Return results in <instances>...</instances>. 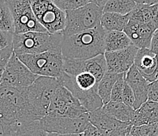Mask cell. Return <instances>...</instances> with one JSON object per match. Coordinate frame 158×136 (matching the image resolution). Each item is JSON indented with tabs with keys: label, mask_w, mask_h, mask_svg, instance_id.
Segmentation results:
<instances>
[{
	"label": "cell",
	"mask_w": 158,
	"mask_h": 136,
	"mask_svg": "<svg viewBox=\"0 0 158 136\" xmlns=\"http://www.w3.org/2000/svg\"><path fill=\"white\" fill-rule=\"evenodd\" d=\"M106 32L100 25L70 36H63L61 42L63 57L71 59H89L105 54Z\"/></svg>",
	"instance_id": "6da1fadb"
},
{
	"label": "cell",
	"mask_w": 158,
	"mask_h": 136,
	"mask_svg": "<svg viewBox=\"0 0 158 136\" xmlns=\"http://www.w3.org/2000/svg\"><path fill=\"white\" fill-rule=\"evenodd\" d=\"M36 121L31 113L25 88L0 87V122L26 123Z\"/></svg>",
	"instance_id": "7a4b0ae2"
},
{
	"label": "cell",
	"mask_w": 158,
	"mask_h": 136,
	"mask_svg": "<svg viewBox=\"0 0 158 136\" xmlns=\"http://www.w3.org/2000/svg\"><path fill=\"white\" fill-rule=\"evenodd\" d=\"M58 81L73 93L88 112L104 106L102 99L98 94L99 82L93 74L81 72L73 76L64 72L58 79Z\"/></svg>",
	"instance_id": "3957f363"
},
{
	"label": "cell",
	"mask_w": 158,
	"mask_h": 136,
	"mask_svg": "<svg viewBox=\"0 0 158 136\" xmlns=\"http://www.w3.org/2000/svg\"><path fill=\"white\" fill-rule=\"evenodd\" d=\"M62 32L51 34L49 32L29 31L14 33L13 46L16 55L35 54L50 51L61 50Z\"/></svg>",
	"instance_id": "277c9868"
},
{
	"label": "cell",
	"mask_w": 158,
	"mask_h": 136,
	"mask_svg": "<svg viewBox=\"0 0 158 136\" xmlns=\"http://www.w3.org/2000/svg\"><path fill=\"white\" fill-rule=\"evenodd\" d=\"M59 85L57 79L39 76L31 86L25 88L30 110L36 121H40L48 113L54 93Z\"/></svg>",
	"instance_id": "5b68a950"
},
{
	"label": "cell",
	"mask_w": 158,
	"mask_h": 136,
	"mask_svg": "<svg viewBox=\"0 0 158 136\" xmlns=\"http://www.w3.org/2000/svg\"><path fill=\"white\" fill-rule=\"evenodd\" d=\"M33 73L40 76L60 79L64 74V57L61 50L35 54L18 56Z\"/></svg>",
	"instance_id": "8992f818"
},
{
	"label": "cell",
	"mask_w": 158,
	"mask_h": 136,
	"mask_svg": "<svg viewBox=\"0 0 158 136\" xmlns=\"http://www.w3.org/2000/svg\"><path fill=\"white\" fill-rule=\"evenodd\" d=\"M65 28L62 31L63 36L92 29L101 25L103 9L93 2L75 10L66 11Z\"/></svg>",
	"instance_id": "52a82bcc"
},
{
	"label": "cell",
	"mask_w": 158,
	"mask_h": 136,
	"mask_svg": "<svg viewBox=\"0 0 158 136\" xmlns=\"http://www.w3.org/2000/svg\"><path fill=\"white\" fill-rule=\"evenodd\" d=\"M31 7L39 22L49 33L62 32L65 28L66 13L53 0H31Z\"/></svg>",
	"instance_id": "ba28073f"
},
{
	"label": "cell",
	"mask_w": 158,
	"mask_h": 136,
	"mask_svg": "<svg viewBox=\"0 0 158 136\" xmlns=\"http://www.w3.org/2000/svg\"><path fill=\"white\" fill-rule=\"evenodd\" d=\"M15 25V33L29 31L48 32L37 20L31 7V0H6Z\"/></svg>",
	"instance_id": "9c48e42d"
},
{
	"label": "cell",
	"mask_w": 158,
	"mask_h": 136,
	"mask_svg": "<svg viewBox=\"0 0 158 136\" xmlns=\"http://www.w3.org/2000/svg\"><path fill=\"white\" fill-rule=\"evenodd\" d=\"M87 113L88 111L82 105L73 93L67 87L60 84L54 93L48 113L60 117L77 118Z\"/></svg>",
	"instance_id": "30bf717a"
},
{
	"label": "cell",
	"mask_w": 158,
	"mask_h": 136,
	"mask_svg": "<svg viewBox=\"0 0 158 136\" xmlns=\"http://www.w3.org/2000/svg\"><path fill=\"white\" fill-rule=\"evenodd\" d=\"M43 129L47 133L57 134H80L84 133L89 124L88 113L77 118L60 117L47 113L40 120Z\"/></svg>",
	"instance_id": "8fae6325"
},
{
	"label": "cell",
	"mask_w": 158,
	"mask_h": 136,
	"mask_svg": "<svg viewBox=\"0 0 158 136\" xmlns=\"http://www.w3.org/2000/svg\"><path fill=\"white\" fill-rule=\"evenodd\" d=\"M39 76H40L33 73L14 53L3 72L1 74L0 86L27 88L35 82Z\"/></svg>",
	"instance_id": "7c38bea8"
},
{
	"label": "cell",
	"mask_w": 158,
	"mask_h": 136,
	"mask_svg": "<svg viewBox=\"0 0 158 136\" xmlns=\"http://www.w3.org/2000/svg\"><path fill=\"white\" fill-rule=\"evenodd\" d=\"M64 70L70 76H77L81 72L93 74L98 82L107 72L105 54H99L89 59H71L64 58Z\"/></svg>",
	"instance_id": "4fadbf2b"
},
{
	"label": "cell",
	"mask_w": 158,
	"mask_h": 136,
	"mask_svg": "<svg viewBox=\"0 0 158 136\" xmlns=\"http://www.w3.org/2000/svg\"><path fill=\"white\" fill-rule=\"evenodd\" d=\"M139 48L131 45L126 49L105 53L107 72L113 73H127L135 64Z\"/></svg>",
	"instance_id": "5bb4252c"
},
{
	"label": "cell",
	"mask_w": 158,
	"mask_h": 136,
	"mask_svg": "<svg viewBox=\"0 0 158 136\" xmlns=\"http://www.w3.org/2000/svg\"><path fill=\"white\" fill-rule=\"evenodd\" d=\"M156 30L153 25L130 19L123 31L130 38L132 45L135 46L139 49H150L152 38Z\"/></svg>",
	"instance_id": "9a60e30c"
},
{
	"label": "cell",
	"mask_w": 158,
	"mask_h": 136,
	"mask_svg": "<svg viewBox=\"0 0 158 136\" xmlns=\"http://www.w3.org/2000/svg\"><path fill=\"white\" fill-rule=\"evenodd\" d=\"M40 121L26 123L0 122V136H47Z\"/></svg>",
	"instance_id": "2e32d148"
},
{
	"label": "cell",
	"mask_w": 158,
	"mask_h": 136,
	"mask_svg": "<svg viewBox=\"0 0 158 136\" xmlns=\"http://www.w3.org/2000/svg\"><path fill=\"white\" fill-rule=\"evenodd\" d=\"M125 80L131 87L135 97L133 108L138 109L148 101V91L150 83L143 76L135 65L125 74Z\"/></svg>",
	"instance_id": "e0dca14e"
},
{
	"label": "cell",
	"mask_w": 158,
	"mask_h": 136,
	"mask_svg": "<svg viewBox=\"0 0 158 136\" xmlns=\"http://www.w3.org/2000/svg\"><path fill=\"white\" fill-rule=\"evenodd\" d=\"M88 119L90 123L98 129L106 131L109 134L112 131L125 126L132 124L131 122H122L108 114L103 107L94 111L88 112Z\"/></svg>",
	"instance_id": "ac0fdd59"
},
{
	"label": "cell",
	"mask_w": 158,
	"mask_h": 136,
	"mask_svg": "<svg viewBox=\"0 0 158 136\" xmlns=\"http://www.w3.org/2000/svg\"><path fill=\"white\" fill-rule=\"evenodd\" d=\"M135 65L149 83L153 82V76L157 67V58L150 49H139Z\"/></svg>",
	"instance_id": "d6986e66"
},
{
	"label": "cell",
	"mask_w": 158,
	"mask_h": 136,
	"mask_svg": "<svg viewBox=\"0 0 158 136\" xmlns=\"http://www.w3.org/2000/svg\"><path fill=\"white\" fill-rule=\"evenodd\" d=\"M158 123V102L147 101L135 109L131 124L133 126L148 125Z\"/></svg>",
	"instance_id": "ffe728a7"
},
{
	"label": "cell",
	"mask_w": 158,
	"mask_h": 136,
	"mask_svg": "<svg viewBox=\"0 0 158 136\" xmlns=\"http://www.w3.org/2000/svg\"><path fill=\"white\" fill-rule=\"evenodd\" d=\"M103 109L108 114L122 122H131L135 112L133 107L123 101H110L103 106Z\"/></svg>",
	"instance_id": "44dd1931"
},
{
	"label": "cell",
	"mask_w": 158,
	"mask_h": 136,
	"mask_svg": "<svg viewBox=\"0 0 158 136\" xmlns=\"http://www.w3.org/2000/svg\"><path fill=\"white\" fill-rule=\"evenodd\" d=\"M132 45L130 38L124 31H106L105 35L106 52L126 49Z\"/></svg>",
	"instance_id": "7402d4cb"
},
{
	"label": "cell",
	"mask_w": 158,
	"mask_h": 136,
	"mask_svg": "<svg viewBox=\"0 0 158 136\" xmlns=\"http://www.w3.org/2000/svg\"><path fill=\"white\" fill-rule=\"evenodd\" d=\"M129 16L116 13H103L101 18V25L106 31H123L129 22Z\"/></svg>",
	"instance_id": "603a6c76"
},
{
	"label": "cell",
	"mask_w": 158,
	"mask_h": 136,
	"mask_svg": "<svg viewBox=\"0 0 158 136\" xmlns=\"http://www.w3.org/2000/svg\"><path fill=\"white\" fill-rule=\"evenodd\" d=\"M120 76V74L106 72L101 81L98 83V94L102 99L104 105L111 101L112 91Z\"/></svg>",
	"instance_id": "cb8c5ba5"
},
{
	"label": "cell",
	"mask_w": 158,
	"mask_h": 136,
	"mask_svg": "<svg viewBox=\"0 0 158 136\" xmlns=\"http://www.w3.org/2000/svg\"><path fill=\"white\" fill-rule=\"evenodd\" d=\"M137 5L135 0H109L103 8V12L127 15L135 9Z\"/></svg>",
	"instance_id": "d4e9b609"
},
{
	"label": "cell",
	"mask_w": 158,
	"mask_h": 136,
	"mask_svg": "<svg viewBox=\"0 0 158 136\" xmlns=\"http://www.w3.org/2000/svg\"><path fill=\"white\" fill-rule=\"evenodd\" d=\"M0 30L15 33L14 17L6 0H0Z\"/></svg>",
	"instance_id": "484cf974"
},
{
	"label": "cell",
	"mask_w": 158,
	"mask_h": 136,
	"mask_svg": "<svg viewBox=\"0 0 158 136\" xmlns=\"http://www.w3.org/2000/svg\"><path fill=\"white\" fill-rule=\"evenodd\" d=\"M54 2L58 8L66 12V11L79 9L80 7L84 6L91 2V1L90 0H55Z\"/></svg>",
	"instance_id": "4316f807"
},
{
	"label": "cell",
	"mask_w": 158,
	"mask_h": 136,
	"mask_svg": "<svg viewBox=\"0 0 158 136\" xmlns=\"http://www.w3.org/2000/svg\"><path fill=\"white\" fill-rule=\"evenodd\" d=\"M131 134L132 136H158V123L148 125L133 126Z\"/></svg>",
	"instance_id": "83f0119b"
},
{
	"label": "cell",
	"mask_w": 158,
	"mask_h": 136,
	"mask_svg": "<svg viewBox=\"0 0 158 136\" xmlns=\"http://www.w3.org/2000/svg\"><path fill=\"white\" fill-rule=\"evenodd\" d=\"M125 74H120V77L115 84L113 88L111 94V101H123V84H124V79H125Z\"/></svg>",
	"instance_id": "f1b7e54d"
},
{
	"label": "cell",
	"mask_w": 158,
	"mask_h": 136,
	"mask_svg": "<svg viewBox=\"0 0 158 136\" xmlns=\"http://www.w3.org/2000/svg\"><path fill=\"white\" fill-rule=\"evenodd\" d=\"M14 54V46L11 45L9 47L1 49L0 51V72L1 74L3 72L6 66L10 61V58H12L13 54Z\"/></svg>",
	"instance_id": "f546056e"
},
{
	"label": "cell",
	"mask_w": 158,
	"mask_h": 136,
	"mask_svg": "<svg viewBox=\"0 0 158 136\" xmlns=\"http://www.w3.org/2000/svg\"><path fill=\"white\" fill-rule=\"evenodd\" d=\"M135 101V94L132 91L131 87H130L126 80L124 79V84H123V102H124L127 105L133 107Z\"/></svg>",
	"instance_id": "4dcf8cb0"
},
{
	"label": "cell",
	"mask_w": 158,
	"mask_h": 136,
	"mask_svg": "<svg viewBox=\"0 0 158 136\" xmlns=\"http://www.w3.org/2000/svg\"><path fill=\"white\" fill-rule=\"evenodd\" d=\"M14 32L10 31H0V49H3L9 46L13 45Z\"/></svg>",
	"instance_id": "1f68e13d"
},
{
	"label": "cell",
	"mask_w": 158,
	"mask_h": 136,
	"mask_svg": "<svg viewBox=\"0 0 158 136\" xmlns=\"http://www.w3.org/2000/svg\"><path fill=\"white\" fill-rule=\"evenodd\" d=\"M148 101L158 102V80L149 84Z\"/></svg>",
	"instance_id": "d6a6232c"
},
{
	"label": "cell",
	"mask_w": 158,
	"mask_h": 136,
	"mask_svg": "<svg viewBox=\"0 0 158 136\" xmlns=\"http://www.w3.org/2000/svg\"><path fill=\"white\" fill-rule=\"evenodd\" d=\"M84 136H110V134L90 124L84 132Z\"/></svg>",
	"instance_id": "836d02e7"
},
{
	"label": "cell",
	"mask_w": 158,
	"mask_h": 136,
	"mask_svg": "<svg viewBox=\"0 0 158 136\" xmlns=\"http://www.w3.org/2000/svg\"><path fill=\"white\" fill-rule=\"evenodd\" d=\"M150 50L153 51L154 54L158 55V29L155 31L154 34L153 35L151 41V46H150Z\"/></svg>",
	"instance_id": "e575fe53"
},
{
	"label": "cell",
	"mask_w": 158,
	"mask_h": 136,
	"mask_svg": "<svg viewBox=\"0 0 158 136\" xmlns=\"http://www.w3.org/2000/svg\"><path fill=\"white\" fill-rule=\"evenodd\" d=\"M150 6L153 14V23L156 29H158V3Z\"/></svg>",
	"instance_id": "d590c367"
},
{
	"label": "cell",
	"mask_w": 158,
	"mask_h": 136,
	"mask_svg": "<svg viewBox=\"0 0 158 136\" xmlns=\"http://www.w3.org/2000/svg\"><path fill=\"white\" fill-rule=\"evenodd\" d=\"M137 4H146V5H154L158 3V0H135Z\"/></svg>",
	"instance_id": "8d00e7d4"
},
{
	"label": "cell",
	"mask_w": 158,
	"mask_h": 136,
	"mask_svg": "<svg viewBox=\"0 0 158 136\" xmlns=\"http://www.w3.org/2000/svg\"><path fill=\"white\" fill-rule=\"evenodd\" d=\"M47 136H84V133H80V134H57V133H48Z\"/></svg>",
	"instance_id": "74e56055"
},
{
	"label": "cell",
	"mask_w": 158,
	"mask_h": 136,
	"mask_svg": "<svg viewBox=\"0 0 158 136\" xmlns=\"http://www.w3.org/2000/svg\"><path fill=\"white\" fill-rule=\"evenodd\" d=\"M90 1H91V2L96 4V5H98V6H100L101 8H102L103 9L109 0H90Z\"/></svg>",
	"instance_id": "f35d334b"
},
{
	"label": "cell",
	"mask_w": 158,
	"mask_h": 136,
	"mask_svg": "<svg viewBox=\"0 0 158 136\" xmlns=\"http://www.w3.org/2000/svg\"><path fill=\"white\" fill-rule=\"evenodd\" d=\"M156 58H157V67H156V72H155L154 76H153V81L158 80V55H156Z\"/></svg>",
	"instance_id": "ab89813d"
},
{
	"label": "cell",
	"mask_w": 158,
	"mask_h": 136,
	"mask_svg": "<svg viewBox=\"0 0 158 136\" xmlns=\"http://www.w3.org/2000/svg\"><path fill=\"white\" fill-rule=\"evenodd\" d=\"M126 136H132V135H131V132H130L128 134H127V135H126Z\"/></svg>",
	"instance_id": "60d3db41"
},
{
	"label": "cell",
	"mask_w": 158,
	"mask_h": 136,
	"mask_svg": "<svg viewBox=\"0 0 158 136\" xmlns=\"http://www.w3.org/2000/svg\"><path fill=\"white\" fill-rule=\"evenodd\" d=\"M53 1H55V0H53Z\"/></svg>",
	"instance_id": "b9f144b4"
}]
</instances>
